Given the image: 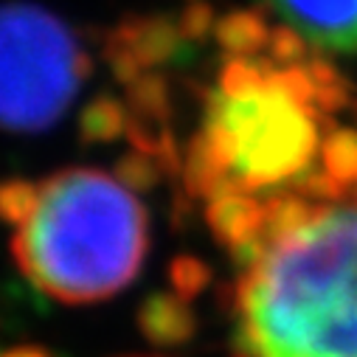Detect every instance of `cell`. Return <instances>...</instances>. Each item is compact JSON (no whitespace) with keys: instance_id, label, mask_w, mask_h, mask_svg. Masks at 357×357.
<instances>
[{"instance_id":"cell-5","label":"cell","mask_w":357,"mask_h":357,"mask_svg":"<svg viewBox=\"0 0 357 357\" xmlns=\"http://www.w3.org/2000/svg\"><path fill=\"white\" fill-rule=\"evenodd\" d=\"M312 51L357 56V0H264Z\"/></svg>"},{"instance_id":"cell-1","label":"cell","mask_w":357,"mask_h":357,"mask_svg":"<svg viewBox=\"0 0 357 357\" xmlns=\"http://www.w3.org/2000/svg\"><path fill=\"white\" fill-rule=\"evenodd\" d=\"M222 65L203 93L183 183L192 200L264 206L298 195H346L329 177V146L351 87L318 51L261 12L217 23Z\"/></svg>"},{"instance_id":"cell-6","label":"cell","mask_w":357,"mask_h":357,"mask_svg":"<svg viewBox=\"0 0 357 357\" xmlns=\"http://www.w3.org/2000/svg\"><path fill=\"white\" fill-rule=\"evenodd\" d=\"M82 132L87 141H110L121 132H127V110L124 102L116 99H96L82 116Z\"/></svg>"},{"instance_id":"cell-3","label":"cell","mask_w":357,"mask_h":357,"mask_svg":"<svg viewBox=\"0 0 357 357\" xmlns=\"http://www.w3.org/2000/svg\"><path fill=\"white\" fill-rule=\"evenodd\" d=\"M0 220L29 284L62 304H99L141 273L149 217L119 174L70 166L43 181L0 183Z\"/></svg>"},{"instance_id":"cell-7","label":"cell","mask_w":357,"mask_h":357,"mask_svg":"<svg viewBox=\"0 0 357 357\" xmlns=\"http://www.w3.org/2000/svg\"><path fill=\"white\" fill-rule=\"evenodd\" d=\"M354 121H357V102H354Z\"/></svg>"},{"instance_id":"cell-2","label":"cell","mask_w":357,"mask_h":357,"mask_svg":"<svg viewBox=\"0 0 357 357\" xmlns=\"http://www.w3.org/2000/svg\"><path fill=\"white\" fill-rule=\"evenodd\" d=\"M234 264V357H357V192L206 214Z\"/></svg>"},{"instance_id":"cell-4","label":"cell","mask_w":357,"mask_h":357,"mask_svg":"<svg viewBox=\"0 0 357 357\" xmlns=\"http://www.w3.org/2000/svg\"><path fill=\"white\" fill-rule=\"evenodd\" d=\"M91 73L76 31L37 3L0 6V127L43 132L56 124Z\"/></svg>"}]
</instances>
